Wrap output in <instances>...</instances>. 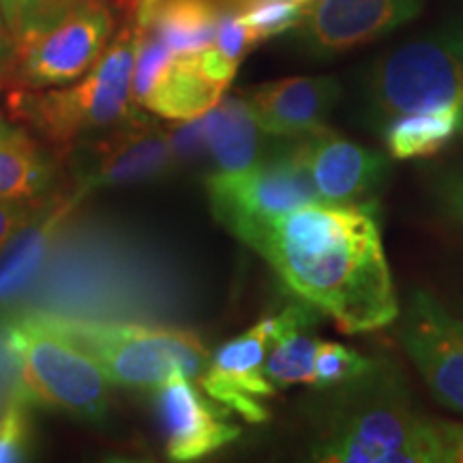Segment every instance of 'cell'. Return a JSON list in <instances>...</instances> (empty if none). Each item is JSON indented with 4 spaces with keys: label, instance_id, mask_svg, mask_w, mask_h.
<instances>
[{
    "label": "cell",
    "instance_id": "obj_32",
    "mask_svg": "<svg viewBox=\"0 0 463 463\" xmlns=\"http://www.w3.org/2000/svg\"><path fill=\"white\" fill-rule=\"evenodd\" d=\"M9 52V37H7V31H5V22H3V15H0V65H3L5 56H7Z\"/></svg>",
    "mask_w": 463,
    "mask_h": 463
},
{
    "label": "cell",
    "instance_id": "obj_23",
    "mask_svg": "<svg viewBox=\"0 0 463 463\" xmlns=\"http://www.w3.org/2000/svg\"><path fill=\"white\" fill-rule=\"evenodd\" d=\"M84 3L86 0H0L9 45L48 31Z\"/></svg>",
    "mask_w": 463,
    "mask_h": 463
},
{
    "label": "cell",
    "instance_id": "obj_29",
    "mask_svg": "<svg viewBox=\"0 0 463 463\" xmlns=\"http://www.w3.org/2000/svg\"><path fill=\"white\" fill-rule=\"evenodd\" d=\"M442 463H463V422H436Z\"/></svg>",
    "mask_w": 463,
    "mask_h": 463
},
{
    "label": "cell",
    "instance_id": "obj_21",
    "mask_svg": "<svg viewBox=\"0 0 463 463\" xmlns=\"http://www.w3.org/2000/svg\"><path fill=\"white\" fill-rule=\"evenodd\" d=\"M219 15L215 0H159L146 31L176 54H195L215 42Z\"/></svg>",
    "mask_w": 463,
    "mask_h": 463
},
{
    "label": "cell",
    "instance_id": "obj_22",
    "mask_svg": "<svg viewBox=\"0 0 463 463\" xmlns=\"http://www.w3.org/2000/svg\"><path fill=\"white\" fill-rule=\"evenodd\" d=\"M322 339L309 333V328H300L283 335L279 341L270 345L264 361L266 378L273 382L275 389H289L297 384H314L316 356Z\"/></svg>",
    "mask_w": 463,
    "mask_h": 463
},
{
    "label": "cell",
    "instance_id": "obj_19",
    "mask_svg": "<svg viewBox=\"0 0 463 463\" xmlns=\"http://www.w3.org/2000/svg\"><path fill=\"white\" fill-rule=\"evenodd\" d=\"M206 155L217 164V172H241L260 159L258 125L245 97H222L215 108L200 116Z\"/></svg>",
    "mask_w": 463,
    "mask_h": 463
},
{
    "label": "cell",
    "instance_id": "obj_33",
    "mask_svg": "<svg viewBox=\"0 0 463 463\" xmlns=\"http://www.w3.org/2000/svg\"><path fill=\"white\" fill-rule=\"evenodd\" d=\"M297 3H298V5H303V7L307 9V7H309L311 3H314V0H297Z\"/></svg>",
    "mask_w": 463,
    "mask_h": 463
},
{
    "label": "cell",
    "instance_id": "obj_1",
    "mask_svg": "<svg viewBox=\"0 0 463 463\" xmlns=\"http://www.w3.org/2000/svg\"><path fill=\"white\" fill-rule=\"evenodd\" d=\"M373 204L314 202L236 234L281 281L347 335L399 317L395 283Z\"/></svg>",
    "mask_w": 463,
    "mask_h": 463
},
{
    "label": "cell",
    "instance_id": "obj_27",
    "mask_svg": "<svg viewBox=\"0 0 463 463\" xmlns=\"http://www.w3.org/2000/svg\"><path fill=\"white\" fill-rule=\"evenodd\" d=\"M42 211L39 202L0 200V251Z\"/></svg>",
    "mask_w": 463,
    "mask_h": 463
},
{
    "label": "cell",
    "instance_id": "obj_16",
    "mask_svg": "<svg viewBox=\"0 0 463 463\" xmlns=\"http://www.w3.org/2000/svg\"><path fill=\"white\" fill-rule=\"evenodd\" d=\"M341 90L333 75H300L253 86L242 97L260 131L277 137H307L326 129Z\"/></svg>",
    "mask_w": 463,
    "mask_h": 463
},
{
    "label": "cell",
    "instance_id": "obj_13",
    "mask_svg": "<svg viewBox=\"0 0 463 463\" xmlns=\"http://www.w3.org/2000/svg\"><path fill=\"white\" fill-rule=\"evenodd\" d=\"M422 0H314L300 20V39L331 56L384 37L419 15Z\"/></svg>",
    "mask_w": 463,
    "mask_h": 463
},
{
    "label": "cell",
    "instance_id": "obj_14",
    "mask_svg": "<svg viewBox=\"0 0 463 463\" xmlns=\"http://www.w3.org/2000/svg\"><path fill=\"white\" fill-rule=\"evenodd\" d=\"M294 146L326 204H363L389 176V159L384 155L326 129L298 137Z\"/></svg>",
    "mask_w": 463,
    "mask_h": 463
},
{
    "label": "cell",
    "instance_id": "obj_3",
    "mask_svg": "<svg viewBox=\"0 0 463 463\" xmlns=\"http://www.w3.org/2000/svg\"><path fill=\"white\" fill-rule=\"evenodd\" d=\"M311 457L324 463H442L436 422L410 397L402 373L373 358L358 378L324 391Z\"/></svg>",
    "mask_w": 463,
    "mask_h": 463
},
{
    "label": "cell",
    "instance_id": "obj_18",
    "mask_svg": "<svg viewBox=\"0 0 463 463\" xmlns=\"http://www.w3.org/2000/svg\"><path fill=\"white\" fill-rule=\"evenodd\" d=\"M50 150L22 123L0 118V200L42 202L56 183Z\"/></svg>",
    "mask_w": 463,
    "mask_h": 463
},
{
    "label": "cell",
    "instance_id": "obj_12",
    "mask_svg": "<svg viewBox=\"0 0 463 463\" xmlns=\"http://www.w3.org/2000/svg\"><path fill=\"white\" fill-rule=\"evenodd\" d=\"M225 405L208 397L194 378L174 372L157 386V414L172 461H200L239 439Z\"/></svg>",
    "mask_w": 463,
    "mask_h": 463
},
{
    "label": "cell",
    "instance_id": "obj_2",
    "mask_svg": "<svg viewBox=\"0 0 463 463\" xmlns=\"http://www.w3.org/2000/svg\"><path fill=\"white\" fill-rule=\"evenodd\" d=\"M178 283L153 251L123 232L69 223L52 247L15 311L84 317V320L150 322L174 314Z\"/></svg>",
    "mask_w": 463,
    "mask_h": 463
},
{
    "label": "cell",
    "instance_id": "obj_8",
    "mask_svg": "<svg viewBox=\"0 0 463 463\" xmlns=\"http://www.w3.org/2000/svg\"><path fill=\"white\" fill-rule=\"evenodd\" d=\"M114 37V15L101 0H86L48 31L9 45L0 89L43 90L71 84L99 61Z\"/></svg>",
    "mask_w": 463,
    "mask_h": 463
},
{
    "label": "cell",
    "instance_id": "obj_26",
    "mask_svg": "<svg viewBox=\"0 0 463 463\" xmlns=\"http://www.w3.org/2000/svg\"><path fill=\"white\" fill-rule=\"evenodd\" d=\"M31 408L26 395H14L0 408V463L24 461L31 453Z\"/></svg>",
    "mask_w": 463,
    "mask_h": 463
},
{
    "label": "cell",
    "instance_id": "obj_17",
    "mask_svg": "<svg viewBox=\"0 0 463 463\" xmlns=\"http://www.w3.org/2000/svg\"><path fill=\"white\" fill-rule=\"evenodd\" d=\"M269 350L270 341L258 324L230 339L211 354L208 367L198 380L202 391L245 420L264 422L269 419L266 399L277 391L264 373Z\"/></svg>",
    "mask_w": 463,
    "mask_h": 463
},
{
    "label": "cell",
    "instance_id": "obj_11",
    "mask_svg": "<svg viewBox=\"0 0 463 463\" xmlns=\"http://www.w3.org/2000/svg\"><path fill=\"white\" fill-rule=\"evenodd\" d=\"M399 339L436 402L463 414V322L442 303L414 289L399 309Z\"/></svg>",
    "mask_w": 463,
    "mask_h": 463
},
{
    "label": "cell",
    "instance_id": "obj_5",
    "mask_svg": "<svg viewBox=\"0 0 463 463\" xmlns=\"http://www.w3.org/2000/svg\"><path fill=\"white\" fill-rule=\"evenodd\" d=\"M43 316L92 356L112 384L123 389H157L174 372L200 380L211 361L204 341L178 326Z\"/></svg>",
    "mask_w": 463,
    "mask_h": 463
},
{
    "label": "cell",
    "instance_id": "obj_31",
    "mask_svg": "<svg viewBox=\"0 0 463 463\" xmlns=\"http://www.w3.org/2000/svg\"><path fill=\"white\" fill-rule=\"evenodd\" d=\"M159 0H137L136 7V24L140 31H146L150 24V17H153L155 9H157Z\"/></svg>",
    "mask_w": 463,
    "mask_h": 463
},
{
    "label": "cell",
    "instance_id": "obj_25",
    "mask_svg": "<svg viewBox=\"0 0 463 463\" xmlns=\"http://www.w3.org/2000/svg\"><path fill=\"white\" fill-rule=\"evenodd\" d=\"M373 358L363 356L361 352L352 347L335 344V341H322L320 350L316 356L314 372V389L328 391L335 386L345 384V382L358 378L372 367Z\"/></svg>",
    "mask_w": 463,
    "mask_h": 463
},
{
    "label": "cell",
    "instance_id": "obj_15",
    "mask_svg": "<svg viewBox=\"0 0 463 463\" xmlns=\"http://www.w3.org/2000/svg\"><path fill=\"white\" fill-rule=\"evenodd\" d=\"M84 164L75 191L80 198L95 189L155 181L165 176L178 161L174 157L170 133L140 118L123 131L101 137Z\"/></svg>",
    "mask_w": 463,
    "mask_h": 463
},
{
    "label": "cell",
    "instance_id": "obj_4",
    "mask_svg": "<svg viewBox=\"0 0 463 463\" xmlns=\"http://www.w3.org/2000/svg\"><path fill=\"white\" fill-rule=\"evenodd\" d=\"M140 37L133 20L114 34L99 61L75 82L43 90H9L5 97L7 116L58 150L142 118L131 97Z\"/></svg>",
    "mask_w": 463,
    "mask_h": 463
},
{
    "label": "cell",
    "instance_id": "obj_9",
    "mask_svg": "<svg viewBox=\"0 0 463 463\" xmlns=\"http://www.w3.org/2000/svg\"><path fill=\"white\" fill-rule=\"evenodd\" d=\"M213 213L232 234L269 222L305 204L322 202L297 146L241 172H217L206 181Z\"/></svg>",
    "mask_w": 463,
    "mask_h": 463
},
{
    "label": "cell",
    "instance_id": "obj_6",
    "mask_svg": "<svg viewBox=\"0 0 463 463\" xmlns=\"http://www.w3.org/2000/svg\"><path fill=\"white\" fill-rule=\"evenodd\" d=\"M7 339L22 389L33 405L99 422L109 410V382L99 364L37 311L7 314Z\"/></svg>",
    "mask_w": 463,
    "mask_h": 463
},
{
    "label": "cell",
    "instance_id": "obj_7",
    "mask_svg": "<svg viewBox=\"0 0 463 463\" xmlns=\"http://www.w3.org/2000/svg\"><path fill=\"white\" fill-rule=\"evenodd\" d=\"M364 103L375 131L402 114L463 112V26L442 28L382 56L367 75Z\"/></svg>",
    "mask_w": 463,
    "mask_h": 463
},
{
    "label": "cell",
    "instance_id": "obj_20",
    "mask_svg": "<svg viewBox=\"0 0 463 463\" xmlns=\"http://www.w3.org/2000/svg\"><path fill=\"white\" fill-rule=\"evenodd\" d=\"M380 136L391 157L425 159L449 148L463 136V112L457 108L402 114L380 127Z\"/></svg>",
    "mask_w": 463,
    "mask_h": 463
},
{
    "label": "cell",
    "instance_id": "obj_30",
    "mask_svg": "<svg viewBox=\"0 0 463 463\" xmlns=\"http://www.w3.org/2000/svg\"><path fill=\"white\" fill-rule=\"evenodd\" d=\"M439 198H442L444 206H447L449 215L463 223V174L461 176L444 178L442 189H439Z\"/></svg>",
    "mask_w": 463,
    "mask_h": 463
},
{
    "label": "cell",
    "instance_id": "obj_10",
    "mask_svg": "<svg viewBox=\"0 0 463 463\" xmlns=\"http://www.w3.org/2000/svg\"><path fill=\"white\" fill-rule=\"evenodd\" d=\"M140 33L131 80V97L137 108L181 123L198 118L222 101L225 89L208 78L198 52L176 54L153 33Z\"/></svg>",
    "mask_w": 463,
    "mask_h": 463
},
{
    "label": "cell",
    "instance_id": "obj_24",
    "mask_svg": "<svg viewBox=\"0 0 463 463\" xmlns=\"http://www.w3.org/2000/svg\"><path fill=\"white\" fill-rule=\"evenodd\" d=\"M230 9L239 14L258 43L298 26L305 15L297 0H232Z\"/></svg>",
    "mask_w": 463,
    "mask_h": 463
},
{
    "label": "cell",
    "instance_id": "obj_28",
    "mask_svg": "<svg viewBox=\"0 0 463 463\" xmlns=\"http://www.w3.org/2000/svg\"><path fill=\"white\" fill-rule=\"evenodd\" d=\"M14 395H26V392L22 389L20 372L9 347L7 316L0 314V408Z\"/></svg>",
    "mask_w": 463,
    "mask_h": 463
}]
</instances>
